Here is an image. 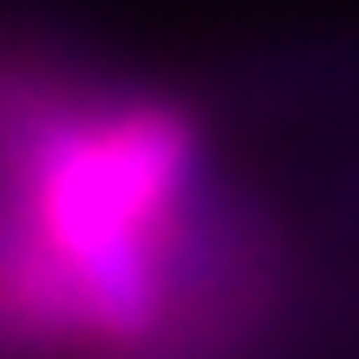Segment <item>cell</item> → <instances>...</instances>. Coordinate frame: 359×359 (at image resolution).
I'll list each match as a JSON object with an SVG mask.
<instances>
[{"instance_id":"obj_1","label":"cell","mask_w":359,"mask_h":359,"mask_svg":"<svg viewBox=\"0 0 359 359\" xmlns=\"http://www.w3.org/2000/svg\"><path fill=\"white\" fill-rule=\"evenodd\" d=\"M189 163V131L163 111H137L111 131H79L46 151V222L72 268V294L98 327L137 333L151 320L144 222L163 209Z\"/></svg>"}]
</instances>
